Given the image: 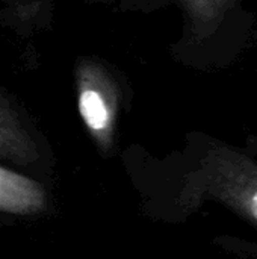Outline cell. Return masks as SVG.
Listing matches in <instances>:
<instances>
[{
	"instance_id": "1",
	"label": "cell",
	"mask_w": 257,
	"mask_h": 259,
	"mask_svg": "<svg viewBox=\"0 0 257 259\" xmlns=\"http://www.w3.org/2000/svg\"><path fill=\"white\" fill-rule=\"evenodd\" d=\"M197 200H214L257 231V152L208 138L198 155L194 182Z\"/></svg>"
},
{
	"instance_id": "2",
	"label": "cell",
	"mask_w": 257,
	"mask_h": 259,
	"mask_svg": "<svg viewBox=\"0 0 257 259\" xmlns=\"http://www.w3.org/2000/svg\"><path fill=\"white\" fill-rule=\"evenodd\" d=\"M39 188L29 179L0 168V209L26 212L41 205Z\"/></svg>"
},
{
	"instance_id": "3",
	"label": "cell",
	"mask_w": 257,
	"mask_h": 259,
	"mask_svg": "<svg viewBox=\"0 0 257 259\" xmlns=\"http://www.w3.org/2000/svg\"><path fill=\"white\" fill-rule=\"evenodd\" d=\"M79 109L80 114L83 117V120L86 121V124L91 129H103L108 123V109L105 102L101 100L100 94L95 91H85L80 96L79 100Z\"/></svg>"
}]
</instances>
